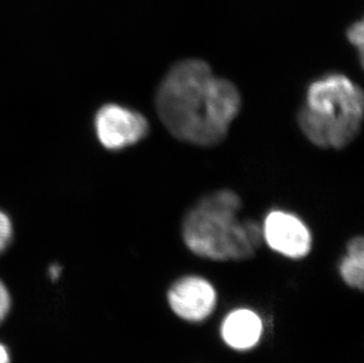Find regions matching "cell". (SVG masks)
Masks as SVG:
<instances>
[{
  "label": "cell",
  "mask_w": 364,
  "mask_h": 363,
  "mask_svg": "<svg viewBox=\"0 0 364 363\" xmlns=\"http://www.w3.org/2000/svg\"><path fill=\"white\" fill-rule=\"evenodd\" d=\"M156 109L170 134L181 141L213 147L223 141L241 109V95L228 79L213 75L200 59L168 70L156 96Z\"/></svg>",
  "instance_id": "6da1fadb"
},
{
  "label": "cell",
  "mask_w": 364,
  "mask_h": 363,
  "mask_svg": "<svg viewBox=\"0 0 364 363\" xmlns=\"http://www.w3.org/2000/svg\"><path fill=\"white\" fill-rule=\"evenodd\" d=\"M241 199L220 190L206 196L186 215L183 238L193 254L213 261H243L261 247L263 233L252 221H240Z\"/></svg>",
  "instance_id": "7a4b0ae2"
},
{
  "label": "cell",
  "mask_w": 364,
  "mask_h": 363,
  "mask_svg": "<svg viewBox=\"0 0 364 363\" xmlns=\"http://www.w3.org/2000/svg\"><path fill=\"white\" fill-rule=\"evenodd\" d=\"M363 109V91L358 84L343 75H328L309 86L299 125L317 147L342 149L360 134Z\"/></svg>",
  "instance_id": "3957f363"
},
{
  "label": "cell",
  "mask_w": 364,
  "mask_h": 363,
  "mask_svg": "<svg viewBox=\"0 0 364 363\" xmlns=\"http://www.w3.org/2000/svg\"><path fill=\"white\" fill-rule=\"evenodd\" d=\"M95 132L107 150H122L146 137L149 122L137 111L118 104H107L96 113Z\"/></svg>",
  "instance_id": "277c9868"
},
{
  "label": "cell",
  "mask_w": 364,
  "mask_h": 363,
  "mask_svg": "<svg viewBox=\"0 0 364 363\" xmlns=\"http://www.w3.org/2000/svg\"><path fill=\"white\" fill-rule=\"evenodd\" d=\"M263 240L276 253L289 258H302L311 249V233L306 223L294 214L274 210L265 217Z\"/></svg>",
  "instance_id": "5b68a950"
},
{
  "label": "cell",
  "mask_w": 364,
  "mask_h": 363,
  "mask_svg": "<svg viewBox=\"0 0 364 363\" xmlns=\"http://www.w3.org/2000/svg\"><path fill=\"white\" fill-rule=\"evenodd\" d=\"M168 305L172 312L189 322L208 319L216 307L217 293L210 282L200 276H186L168 289Z\"/></svg>",
  "instance_id": "8992f818"
},
{
  "label": "cell",
  "mask_w": 364,
  "mask_h": 363,
  "mask_svg": "<svg viewBox=\"0 0 364 363\" xmlns=\"http://www.w3.org/2000/svg\"><path fill=\"white\" fill-rule=\"evenodd\" d=\"M263 334L261 317L250 309H237L224 319L220 335L228 346L236 350H250L257 346Z\"/></svg>",
  "instance_id": "52a82bcc"
},
{
  "label": "cell",
  "mask_w": 364,
  "mask_h": 363,
  "mask_svg": "<svg viewBox=\"0 0 364 363\" xmlns=\"http://www.w3.org/2000/svg\"><path fill=\"white\" fill-rule=\"evenodd\" d=\"M340 274L348 285L360 290L363 289V237H354L348 243L347 256H344L343 260L341 261Z\"/></svg>",
  "instance_id": "ba28073f"
},
{
  "label": "cell",
  "mask_w": 364,
  "mask_h": 363,
  "mask_svg": "<svg viewBox=\"0 0 364 363\" xmlns=\"http://www.w3.org/2000/svg\"><path fill=\"white\" fill-rule=\"evenodd\" d=\"M14 238V224L4 210L0 209V254H3Z\"/></svg>",
  "instance_id": "9c48e42d"
},
{
  "label": "cell",
  "mask_w": 364,
  "mask_h": 363,
  "mask_svg": "<svg viewBox=\"0 0 364 363\" xmlns=\"http://www.w3.org/2000/svg\"><path fill=\"white\" fill-rule=\"evenodd\" d=\"M348 39L350 41L351 44L358 46V51H360V57L361 60L363 59V41H364V28L363 23L358 21L351 25V28L348 30Z\"/></svg>",
  "instance_id": "30bf717a"
},
{
  "label": "cell",
  "mask_w": 364,
  "mask_h": 363,
  "mask_svg": "<svg viewBox=\"0 0 364 363\" xmlns=\"http://www.w3.org/2000/svg\"><path fill=\"white\" fill-rule=\"evenodd\" d=\"M11 298L6 287L0 281V323L3 322L10 310Z\"/></svg>",
  "instance_id": "8fae6325"
},
{
  "label": "cell",
  "mask_w": 364,
  "mask_h": 363,
  "mask_svg": "<svg viewBox=\"0 0 364 363\" xmlns=\"http://www.w3.org/2000/svg\"><path fill=\"white\" fill-rule=\"evenodd\" d=\"M0 363H10V357L3 344H0Z\"/></svg>",
  "instance_id": "7c38bea8"
},
{
  "label": "cell",
  "mask_w": 364,
  "mask_h": 363,
  "mask_svg": "<svg viewBox=\"0 0 364 363\" xmlns=\"http://www.w3.org/2000/svg\"><path fill=\"white\" fill-rule=\"evenodd\" d=\"M59 271H60V269H59V268L57 267V265H53V267L51 268V270H50V275H51V278H58Z\"/></svg>",
  "instance_id": "4fadbf2b"
}]
</instances>
